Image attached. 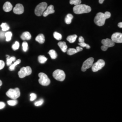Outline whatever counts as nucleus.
<instances>
[{
    "label": "nucleus",
    "instance_id": "c03bdc74",
    "mask_svg": "<svg viewBox=\"0 0 122 122\" xmlns=\"http://www.w3.org/2000/svg\"><path fill=\"white\" fill-rule=\"evenodd\" d=\"M2 81H1L0 80V87L1 86V85H2Z\"/></svg>",
    "mask_w": 122,
    "mask_h": 122
},
{
    "label": "nucleus",
    "instance_id": "a211bd4d",
    "mask_svg": "<svg viewBox=\"0 0 122 122\" xmlns=\"http://www.w3.org/2000/svg\"><path fill=\"white\" fill-rule=\"evenodd\" d=\"M7 57L6 58V64L7 65L10 66L12 64V62L13 61H15V57H10L9 55H6V56Z\"/></svg>",
    "mask_w": 122,
    "mask_h": 122
},
{
    "label": "nucleus",
    "instance_id": "4c0bfd02",
    "mask_svg": "<svg viewBox=\"0 0 122 122\" xmlns=\"http://www.w3.org/2000/svg\"><path fill=\"white\" fill-rule=\"evenodd\" d=\"M85 39L83 38L82 36H80L79 38V43H82V42H84Z\"/></svg>",
    "mask_w": 122,
    "mask_h": 122
},
{
    "label": "nucleus",
    "instance_id": "ea45409f",
    "mask_svg": "<svg viewBox=\"0 0 122 122\" xmlns=\"http://www.w3.org/2000/svg\"><path fill=\"white\" fill-rule=\"evenodd\" d=\"M108 48H107V47H106L105 45H103V46L101 47V50H102V51H106V50L108 49Z\"/></svg>",
    "mask_w": 122,
    "mask_h": 122
},
{
    "label": "nucleus",
    "instance_id": "c9c22d12",
    "mask_svg": "<svg viewBox=\"0 0 122 122\" xmlns=\"http://www.w3.org/2000/svg\"><path fill=\"white\" fill-rule=\"evenodd\" d=\"M104 14H105V17L106 18V19H109V18L111 17V14H110L109 12L106 11V12H105L104 13Z\"/></svg>",
    "mask_w": 122,
    "mask_h": 122
},
{
    "label": "nucleus",
    "instance_id": "58836bf2",
    "mask_svg": "<svg viewBox=\"0 0 122 122\" xmlns=\"http://www.w3.org/2000/svg\"><path fill=\"white\" fill-rule=\"evenodd\" d=\"M76 49L77 51V52H80V51H81L83 50V48H82V47H77L76 48Z\"/></svg>",
    "mask_w": 122,
    "mask_h": 122
},
{
    "label": "nucleus",
    "instance_id": "b1692460",
    "mask_svg": "<svg viewBox=\"0 0 122 122\" xmlns=\"http://www.w3.org/2000/svg\"><path fill=\"white\" fill-rule=\"evenodd\" d=\"M0 27L2 28V30L3 32L8 30L10 29V27L9 25L5 23H2V24L0 25Z\"/></svg>",
    "mask_w": 122,
    "mask_h": 122
},
{
    "label": "nucleus",
    "instance_id": "20e7f679",
    "mask_svg": "<svg viewBox=\"0 0 122 122\" xmlns=\"http://www.w3.org/2000/svg\"><path fill=\"white\" fill-rule=\"evenodd\" d=\"M48 7V5L46 2H43L41 3H40L35 8V15L38 16H40L42 15H43V14L44 11Z\"/></svg>",
    "mask_w": 122,
    "mask_h": 122
},
{
    "label": "nucleus",
    "instance_id": "ddd939ff",
    "mask_svg": "<svg viewBox=\"0 0 122 122\" xmlns=\"http://www.w3.org/2000/svg\"><path fill=\"white\" fill-rule=\"evenodd\" d=\"M101 43L103 44V45H105L107 48L113 47L115 45V43L111 39H103L101 41Z\"/></svg>",
    "mask_w": 122,
    "mask_h": 122
},
{
    "label": "nucleus",
    "instance_id": "f704fd0d",
    "mask_svg": "<svg viewBox=\"0 0 122 122\" xmlns=\"http://www.w3.org/2000/svg\"><path fill=\"white\" fill-rule=\"evenodd\" d=\"M5 66L4 61L0 60V70L2 69Z\"/></svg>",
    "mask_w": 122,
    "mask_h": 122
},
{
    "label": "nucleus",
    "instance_id": "f03ea898",
    "mask_svg": "<svg viewBox=\"0 0 122 122\" xmlns=\"http://www.w3.org/2000/svg\"><path fill=\"white\" fill-rule=\"evenodd\" d=\"M6 96L12 100H16L20 95V89L18 88L15 89H10L6 93Z\"/></svg>",
    "mask_w": 122,
    "mask_h": 122
},
{
    "label": "nucleus",
    "instance_id": "9d476101",
    "mask_svg": "<svg viewBox=\"0 0 122 122\" xmlns=\"http://www.w3.org/2000/svg\"><path fill=\"white\" fill-rule=\"evenodd\" d=\"M111 40L116 43H122V34L120 33H115L111 36Z\"/></svg>",
    "mask_w": 122,
    "mask_h": 122
},
{
    "label": "nucleus",
    "instance_id": "72a5a7b5",
    "mask_svg": "<svg viewBox=\"0 0 122 122\" xmlns=\"http://www.w3.org/2000/svg\"><path fill=\"white\" fill-rule=\"evenodd\" d=\"M30 100L31 101H33L35 100L37 98V95L35 93H31L30 95Z\"/></svg>",
    "mask_w": 122,
    "mask_h": 122
},
{
    "label": "nucleus",
    "instance_id": "2f4dec72",
    "mask_svg": "<svg viewBox=\"0 0 122 122\" xmlns=\"http://www.w3.org/2000/svg\"><path fill=\"white\" fill-rule=\"evenodd\" d=\"M78 44L82 48L86 47L87 49H90V48H91V47L90 46V45L89 44H86L85 42L79 43Z\"/></svg>",
    "mask_w": 122,
    "mask_h": 122
},
{
    "label": "nucleus",
    "instance_id": "f8f14e48",
    "mask_svg": "<svg viewBox=\"0 0 122 122\" xmlns=\"http://www.w3.org/2000/svg\"><path fill=\"white\" fill-rule=\"evenodd\" d=\"M54 12H55V10H54V6L53 5H51L47 7V8L43 14V15L44 17H46L49 15L53 14Z\"/></svg>",
    "mask_w": 122,
    "mask_h": 122
},
{
    "label": "nucleus",
    "instance_id": "39448f33",
    "mask_svg": "<svg viewBox=\"0 0 122 122\" xmlns=\"http://www.w3.org/2000/svg\"><path fill=\"white\" fill-rule=\"evenodd\" d=\"M39 82L42 86H48L50 84V80L46 74L41 72L39 74Z\"/></svg>",
    "mask_w": 122,
    "mask_h": 122
},
{
    "label": "nucleus",
    "instance_id": "e433bc0d",
    "mask_svg": "<svg viewBox=\"0 0 122 122\" xmlns=\"http://www.w3.org/2000/svg\"><path fill=\"white\" fill-rule=\"evenodd\" d=\"M5 104L3 102H0V109H2L5 107Z\"/></svg>",
    "mask_w": 122,
    "mask_h": 122
},
{
    "label": "nucleus",
    "instance_id": "c85d7f7f",
    "mask_svg": "<svg viewBox=\"0 0 122 122\" xmlns=\"http://www.w3.org/2000/svg\"><path fill=\"white\" fill-rule=\"evenodd\" d=\"M7 103L10 106H15L17 104L18 101L16 100H12L8 101Z\"/></svg>",
    "mask_w": 122,
    "mask_h": 122
},
{
    "label": "nucleus",
    "instance_id": "aec40b11",
    "mask_svg": "<svg viewBox=\"0 0 122 122\" xmlns=\"http://www.w3.org/2000/svg\"><path fill=\"white\" fill-rule=\"evenodd\" d=\"M73 18V16L71 14H68L66 15V17L65 19V21L66 24H70L71 21H72V20Z\"/></svg>",
    "mask_w": 122,
    "mask_h": 122
},
{
    "label": "nucleus",
    "instance_id": "9b49d317",
    "mask_svg": "<svg viewBox=\"0 0 122 122\" xmlns=\"http://www.w3.org/2000/svg\"><path fill=\"white\" fill-rule=\"evenodd\" d=\"M24 6L21 4H17L13 9V12L15 14L20 15L24 13Z\"/></svg>",
    "mask_w": 122,
    "mask_h": 122
},
{
    "label": "nucleus",
    "instance_id": "c756f323",
    "mask_svg": "<svg viewBox=\"0 0 122 122\" xmlns=\"http://www.w3.org/2000/svg\"><path fill=\"white\" fill-rule=\"evenodd\" d=\"M22 47L23 50L25 52H26L27 51L28 49V44L26 42H24L22 44Z\"/></svg>",
    "mask_w": 122,
    "mask_h": 122
},
{
    "label": "nucleus",
    "instance_id": "79ce46f5",
    "mask_svg": "<svg viewBox=\"0 0 122 122\" xmlns=\"http://www.w3.org/2000/svg\"><path fill=\"white\" fill-rule=\"evenodd\" d=\"M118 27L120 28H122V22H120L118 24Z\"/></svg>",
    "mask_w": 122,
    "mask_h": 122
},
{
    "label": "nucleus",
    "instance_id": "6e6552de",
    "mask_svg": "<svg viewBox=\"0 0 122 122\" xmlns=\"http://www.w3.org/2000/svg\"><path fill=\"white\" fill-rule=\"evenodd\" d=\"M105 65V61L102 59H99L92 66V70L93 72H96L101 69Z\"/></svg>",
    "mask_w": 122,
    "mask_h": 122
},
{
    "label": "nucleus",
    "instance_id": "dca6fc26",
    "mask_svg": "<svg viewBox=\"0 0 122 122\" xmlns=\"http://www.w3.org/2000/svg\"><path fill=\"white\" fill-rule=\"evenodd\" d=\"M21 39L23 40H29L31 38V35L30 32H25L21 35Z\"/></svg>",
    "mask_w": 122,
    "mask_h": 122
},
{
    "label": "nucleus",
    "instance_id": "f257e3e1",
    "mask_svg": "<svg viewBox=\"0 0 122 122\" xmlns=\"http://www.w3.org/2000/svg\"><path fill=\"white\" fill-rule=\"evenodd\" d=\"M73 10L74 13L76 14H81L90 12L92 10V8L90 6L81 4L75 5Z\"/></svg>",
    "mask_w": 122,
    "mask_h": 122
},
{
    "label": "nucleus",
    "instance_id": "5701e85b",
    "mask_svg": "<svg viewBox=\"0 0 122 122\" xmlns=\"http://www.w3.org/2000/svg\"><path fill=\"white\" fill-rule=\"evenodd\" d=\"M47 60H48L47 58H46L44 56L40 55L38 57L39 61V63H40L41 64L44 63L46 61H47Z\"/></svg>",
    "mask_w": 122,
    "mask_h": 122
},
{
    "label": "nucleus",
    "instance_id": "7ed1b4c3",
    "mask_svg": "<svg viewBox=\"0 0 122 122\" xmlns=\"http://www.w3.org/2000/svg\"><path fill=\"white\" fill-rule=\"evenodd\" d=\"M106 20L104 13L99 12L96 14L94 19V22L98 26H102L105 25Z\"/></svg>",
    "mask_w": 122,
    "mask_h": 122
},
{
    "label": "nucleus",
    "instance_id": "bb28decb",
    "mask_svg": "<svg viewBox=\"0 0 122 122\" xmlns=\"http://www.w3.org/2000/svg\"><path fill=\"white\" fill-rule=\"evenodd\" d=\"M53 36L54 38L57 40H60L62 39V36L61 34L59 33H57V32H55L53 33Z\"/></svg>",
    "mask_w": 122,
    "mask_h": 122
},
{
    "label": "nucleus",
    "instance_id": "1a4fd4ad",
    "mask_svg": "<svg viewBox=\"0 0 122 122\" xmlns=\"http://www.w3.org/2000/svg\"><path fill=\"white\" fill-rule=\"evenodd\" d=\"M94 61V59L93 57H90L87 59L83 62V65L81 67V71H86L87 69L92 67Z\"/></svg>",
    "mask_w": 122,
    "mask_h": 122
},
{
    "label": "nucleus",
    "instance_id": "4468645a",
    "mask_svg": "<svg viewBox=\"0 0 122 122\" xmlns=\"http://www.w3.org/2000/svg\"><path fill=\"white\" fill-rule=\"evenodd\" d=\"M12 5L8 1L6 2L3 6V9L5 12H9L11 11V10L12 9Z\"/></svg>",
    "mask_w": 122,
    "mask_h": 122
},
{
    "label": "nucleus",
    "instance_id": "f3484780",
    "mask_svg": "<svg viewBox=\"0 0 122 122\" xmlns=\"http://www.w3.org/2000/svg\"><path fill=\"white\" fill-rule=\"evenodd\" d=\"M35 40L40 44H44L45 42L44 36L43 34H39L36 37Z\"/></svg>",
    "mask_w": 122,
    "mask_h": 122
},
{
    "label": "nucleus",
    "instance_id": "473e14b6",
    "mask_svg": "<svg viewBox=\"0 0 122 122\" xmlns=\"http://www.w3.org/2000/svg\"><path fill=\"white\" fill-rule=\"evenodd\" d=\"M44 100L41 99V100H39V101L35 102V105L36 106H39L42 105V104L44 103Z\"/></svg>",
    "mask_w": 122,
    "mask_h": 122
},
{
    "label": "nucleus",
    "instance_id": "6ab92c4d",
    "mask_svg": "<svg viewBox=\"0 0 122 122\" xmlns=\"http://www.w3.org/2000/svg\"><path fill=\"white\" fill-rule=\"evenodd\" d=\"M77 37V36L76 35H70L67 37L66 40L69 42H70V43H73L76 41Z\"/></svg>",
    "mask_w": 122,
    "mask_h": 122
},
{
    "label": "nucleus",
    "instance_id": "37998d69",
    "mask_svg": "<svg viewBox=\"0 0 122 122\" xmlns=\"http://www.w3.org/2000/svg\"><path fill=\"white\" fill-rule=\"evenodd\" d=\"M105 0H99V2L100 4H103Z\"/></svg>",
    "mask_w": 122,
    "mask_h": 122
},
{
    "label": "nucleus",
    "instance_id": "393cba45",
    "mask_svg": "<svg viewBox=\"0 0 122 122\" xmlns=\"http://www.w3.org/2000/svg\"><path fill=\"white\" fill-rule=\"evenodd\" d=\"M66 52L67 54L69 55H72L77 52L76 49L74 48H69L68 49L67 51H66Z\"/></svg>",
    "mask_w": 122,
    "mask_h": 122
},
{
    "label": "nucleus",
    "instance_id": "a19ab883",
    "mask_svg": "<svg viewBox=\"0 0 122 122\" xmlns=\"http://www.w3.org/2000/svg\"><path fill=\"white\" fill-rule=\"evenodd\" d=\"M3 32H0V38H1V39L3 38L4 37V34Z\"/></svg>",
    "mask_w": 122,
    "mask_h": 122
},
{
    "label": "nucleus",
    "instance_id": "a878e982",
    "mask_svg": "<svg viewBox=\"0 0 122 122\" xmlns=\"http://www.w3.org/2000/svg\"><path fill=\"white\" fill-rule=\"evenodd\" d=\"M12 35V34L11 32H7L5 34V36L6 38V41L7 42H9L11 39Z\"/></svg>",
    "mask_w": 122,
    "mask_h": 122
},
{
    "label": "nucleus",
    "instance_id": "2eb2a0df",
    "mask_svg": "<svg viewBox=\"0 0 122 122\" xmlns=\"http://www.w3.org/2000/svg\"><path fill=\"white\" fill-rule=\"evenodd\" d=\"M58 45L61 48V50L63 52H66L67 51V46L65 42H59L58 43Z\"/></svg>",
    "mask_w": 122,
    "mask_h": 122
},
{
    "label": "nucleus",
    "instance_id": "423d86ee",
    "mask_svg": "<svg viewBox=\"0 0 122 122\" xmlns=\"http://www.w3.org/2000/svg\"><path fill=\"white\" fill-rule=\"evenodd\" d=\"M52 76L54 79L60 81H63L66 77V75L64 71L60 69L55 70L53 72Z\"/></svg>",
    "mask_w": 122,
    "mask_h": 122
},
{
    "label": "nucleus",
    "instance_id": "4be33fe9",
    "mask_svg": "<svg viewBox=\"0 0 122 122\" xmlns=\"http://www.w3.org/2000/svg\"><path fill=\"white\" fill-rule=\"evenodd\" d=\"M48 54H49L51 58L52 59H56L57 56V52H56V51L54 50L53 49L50 50L48 52Z\"/></svg>",
    "mask_w": 122,
    "mask_h": 122
},
{
    "label": "nucleus",
    "instance_id": "cd10ccee",
    "mask_svg": "<svg viewBox=\"0 0 122 122\" xmlns=\"http://www.w3.org/2000/svg\"><path fill=\"white\" fill-rule=\"evenodd\" d=\"M81 0H70V4L71 5H75L81 4Z\"/></svg>",
    "mask_w": 122,
    "mask_h": 122
},
{
    "label": "nucleus",
    "instance_id": "412c9836",
    "mask_svg": "<svg viewBox=\"0 0 122 122\" xmlns=\"http://www.w3.org/2000/svg\"><path fill=\"white\" fill-rule=\"evenodd\" d=\"M21 62L20 59H18L16 61H15L13 64H12L9 67V69L10 71H14L15 69V67L16 66L19 64Z\"/></svg>",
    "mask_w": 122,
    "mask_h": 122
},
{
    "label": "nucleus",
    "instance_id": "0eeeda50",
    "mask_svg": "<svg viewBox=\"0 0 122 122\" xmlns=\"http://www.w3.org/2000/svg\"><path fill=\"white\" fill-rule=\"evenodd\" d=\"M32 73V69L30 67L27 66L26 67H23L18 72V75L20 78H23L26 76H29Z\"/></svg>",
    "mask_w": 122,
    "mask_h": 122
},
{
    "label": "nucleus",
    "instance_id": "7c9ffc66",
    "mask_svg": "<svg viewBox=\"0 0 122 122\" xmlns=\"http://www.w3.org/2000/svg\"><path fill=\"white\" fill-rule=\"evenodd\" d=\"M20 47V44L18 41H16L15 43L13 44L12 46V48L13 49V50H16L18 48H19Z\"/></svg>",
    "mask_w": 122,
    "mask_h": 122
}]
</instances>
